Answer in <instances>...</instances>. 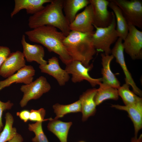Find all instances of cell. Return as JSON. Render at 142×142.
<instances>
[{
    "label": "cell",
    "instance_id": "6da1fadb",
    "mask_svg": "<svg viewBox=\"0 0 142 142\" xmlns=\"http://www.w3.org/2000/svg\"><path fill=\"white\" fill-rule=\"evenodd\" d=\"M25 34L31 41L40 44L49 52L57 54L65 65L73 60L63 44L65 36L56 28L48 25L43 26L26 31Z\"/></svg>",
    "mask_w": 142,
    "mask_h": 142
},
{
    "label": "cell",
    "instance_id": "7a4b0ae2",
    "mask_svg": "<svg viewBox=\"0 0 142 142\" xmlns=\"http://www.w3.org/2000/svg\"><path fill=\"white\" fill-rule=\"evenodd\" d=\"M49 3L29 17V27L33 29L43 26H50L59 29L67 36L70 31L63 12V0H52Z\"/></svg>",
    "mask_w": 142,
    "mask_h": 142
},
{
    "label": "cell",
    "instance_id": "3957f363",
    "mask_svg": "<svg viewBox=\"0 0 142 142\" xmlns=\"http://www.w3.org/2000/svg\"><path fill=\"white\" fill-rule=\"evenodd\" d=\"M94 32L83 33L71 31L63 41L72 60L81 62L86 67L89 66L90 61L96 53L92 38Z\"/></svg>",
    "mask_w": 142,
    "mask_h": 142
},
{
    "label": "cell",
    "instance_id": "277c9868",
    "mask_svg": "<svg viewBox=\"0 0 142 142\" xmlns=\"http://www.w3.org/2000/svg\"><path fill=\"white\" fill-rule=\"evenodd\" d=\"M116 22L113 13L112 22L108 26L99 28L94 26L96 30L92 36V40L96 52H103L105 54H111L110 46L116 42L119 36L116 29Z\"/></svg>",
    "mask_w": 142,
    "mask_h": 142
},
{
    "label": "cell",
    "instance_id": "5b68a950",
    "mask_svg": "<svg viewBox=\"0 0 142 142\" xmlns=\"http://www.w3.org/2000/svg\"><path fill=\"white\" fill-rule=\"evenodd\" d=\"M120 9L128 23L142 28V2L140 0H111Z\"/></svg>",
    "mask_w": 142,
    "mask_h": 142
},
{
    "label": "cell",
    "instance_id": "8992f818",
    "mask_svg": "<svg viewBox=\"0 0 142 142\" xmlns=\"http://www.w3.org/2000/svg\"><path fill=\"white\" fill-rule=\"evenodd\" d=\"M51 88L50 84L43 76L29 84L22 85L20 89L23 95L19 103L21 106L24 107L31 100L39 98L43 94L48 92Z\"/></svg>",
    "mask_w": 142,
    "mask_h": 142
},
{
    "label": "cell",
    "instance_id": "52a82bcc",
    "mask_svg": "<svg viewBox=\"0 0 142 142\" xmlns=\"http://www.w3.org/2000/svg\"><path fill=\"white\" fill-rule=\"evenodd\" d=\"M128 34L123 43L124 50L133 60L142 58V32L128 23Z\"/></svg>",
    "mask_w": 142,
    "mask_h": 142
},
{
    "label": "cell",
    "instance_id": "ba28073f",
    "mask_svg": "<svg viewBox=\"0 0 142 142\" xmlns=\"http://www.w3.org/2000/svg\"><path fill=\"white\" fill-rule=\"evenodd\" d=\"M66 65L65 70L69 74L72 75L71 80L74 83L80 82L85 80L89 82L92 87L99 85L102 83L101 78H93L89 74V72L93 67L92 64L88 67H86L81 62L72 60Z\"/></svg>",
    "mask_w": 142,
    "mask_h": 142
},
{
    "label": "cell",
    "instance_id": "9c48e42d",
    "mask_svg": "<svg viewBox=\"0 0 142 142\" xmlns=\"http://www.w3.org/2000/svg\"><path fill=\"white\" fill-rule=\"evenodd\" d=\"M93 8V25L99 28H105L111 23L113 12L108 9L109 2L106 0H89Z\"/></svg>",
    "mask_w": 142,
    "mask_h": 142
},
{
    "label": "cell",
    "instance_id": "30bf717a",
    "mask_svg": "<svg viewBox=\"0 0 142 142\" xmlns=\"http://www.w3.org/2000/svg\"><path fill=\"white\" fill-rule=\"evenodd\" d=\"M122 41L121 39L118 38L111 49V54L115 58L116 62L119 64L123 70L125 76V83L131 86L133 92L141 97L142 91L136 85L126 64Z\"/></svg>",
    "mask_w": 142,
    "mask_h": 142
},
{
    "label": "cell",
    "instance_id": "8fae6325",
    "mask_svg": "<svg viewBox=\"0 0 142 142\" xmlns=\"http://www.w3.org/2000/svg\"><path fill=\"white\" fill-rule=\"evenodd\" d=\"M92 7L90 4L86 7L82 12L78 14L73 21L69 24L71 31L83 33H91L95 32Z\"/></svg>",
    "mask_w": 142,
    "mask_h": 142
},
{
    "label": "cell",
    "instance_id": "7c38bea8",
    "mask_svg": "<svg viewBox=\"0 0 142 142\" xmlns=\"http://www.w3.org/2000/svg\"><path fill=\"white\" fill-rule=\"evenodd\" d=\"M26 65L22 52L17 50L11 53L0 68V75L7 78Z\"/></svg>",
    "mask_w": 142,
    "mask_h": 142
},
{
    "label": "cell",
    "instance_id": "4fadbf2b",
    "mask_svg": "<svg viewBox=\"0 0 142 142\" xmlns=\"http://www.w3.org/2000/svg\"><path fill=\"white\" fill-rule=\"evenodd\" d=\"M47 62V64L39 65L41 72L52 76L60 86L65 85L70 79L69 74L60 67L57 58L53 57L48 59Z\"/></svg>",
    "mask_w": 142,
    "mask_h": 142
},
{
    "label": "cell",
    "instance_id": "5bb4252c",
    "mask_svg": "<svg viewBox=\"0 0 142 142\" xmlns=\"http://www.w3.org/2000/svg\"><path fill=\"white\" fill-rule=\"evenodd\" d=\"M35 73V70L32 66L26 65L17 73L6 79L0 81V91L14 83L25 84L30 83L33 82Z\"/></svg>",
    "mask_w": 142,
    "mask_h": 142
},
{
    "label": "cell",
    "instance_id": "9a60e30c",
    "mask_svg": "<svg viewBox=\"0 0 142 142\" xmlns=\"http://www.w3.org/2000/svg\"><path fill=\"white\" fill-rule=\"evenodd\" d=\"M21 43L23 49L22 53L27 62L35 61L39 65L47 63V62L44 59L45 52L42 46L37 44H31L27 42L24 35L22 36Z\"/></svg>",
    "mask_w": 142,
    "mask_h": 142
},
{
    "label": "cell",
    "instance_id": "2e32d148",
    "mask_svg": "<svg viewBox=\"0 0 142 142\" xmlns=\"http://www.w3.org/2000/svg\"><path fill=\"white\" fill-rule=\"evenodd\" d=\"M97 90L95 88L88 89L80 96L83 121H86L89 117L94 115L96 112L97 105L94 98Z\"/></svg>",
    "mask_w": 142,
    "mask_h": 142
},
{
    "label": "cell",
    "instance_id": "e0dca14e",
    "mask_svg": "<svg viewBox=\"0 0 142 142\" xmlns=\"http://www.w3.org/2000/svg\"><path fill=\"white\" fill-rule=\"evenodd\" d=\"M111 106L128 113L134 125L135 137L137 138L138 132L142 128V102L131 105L112 104Z\"/></svg>",
    "mask_w": 142,
    "mask_h": 142
},
{
    "label": "cell",
    "instance_id": "ac0fdd59",
    "mask_svg": "<svg viewBox=\"0 0 142 142\" xmlns=\"http://www.w3.org/2000/svg\"><path fill=\"white\" fill-rule=\"evenodd\" d=\"M102 68V83L104 85L118 89L120 86V83L110 68V63L114 58L111 54L106 55L104 53L101 54Z\"/></svg>",
    "mask_w": 142,
    "mask_h": 142
},
{
    "label": "cell",
    "instance_id": "d6986e66",
    "mask_svg": "<svg viewBox=\"0 0 142 142\" xmlns=\"http://www.w3.org/2000/svg\"><path fill=\"white\" fill-rule=\"evenodd\" d=\"M52 0H15L14 8L11 13L12 18L23 9L26 10L28 14L32 15L40 11L44 7V4L50 3Z\"/></svg>",
    "mask_w": 142,
    "mask_h": 142
},
{
    "label": "cell",
    "instance_id": "ffe728a7",
    "mask_svg": "<svg viewBox=\"0 0 142 142\" xmlns=\"http://www.w3.org/2000/svg\"><path fill=\"white\" fill-rule=\"evenodd\" d=\"M49 121L47 126L48 130L57 136L60 142H67L68 132L72 122H64L51 118Z\"/></svg>",
    "mask_w": 142,
    "mask_h": 142
},
{
    "label": "cell",
    "instance_id": "44dd1931",
    "mask_svg": "<svg viewBox=\"0 0 142 142\" xmlns=\"http://www.w3.org/2000/svg\"><path fill=\"white\" fill-rule=\"evenodd\" d=\"M89 4L88 0H63V9L69 24L73 21L79 10Z\"/></svg>",
    "mask_w": 142,
    "mask_h": 142
},
{
    "label": "cell",
    "instance_id": "7402d4cb",
    "mask_svg": "<svg viewBox=\"0 0 142 142\" xmlns=\"http://www.w3.org/2000/svg\"><path fill=\"white\" fill-rule=\"evenodd\" d=\"M109 3L108 6L113 11L116 19V29L119 38L124 40L128 32V23L124 17L120 8L111 0H108Z\"/></svg>",
    "mask_w": 142,
    "mask_h": 142
},
{
    "label": "cell",
    "instance_id": "603a6c76",
    "mask_svg": "<svg viewBox=\"0 0 142 142\" xmlns=\"http://www.w3.org/2000/svg\"><path fill=\"white\" fill-rule=\"evenodd\" d=\"M97 89L94 100L96 105L108 99L117 100L119 99L118 89L101 83Z\"/></svg>",
    "mask_w": 142,
    "mask_h": 142
},
{
    "label": "cell",
    "instance_id": "cb8c5ba5",
    "mask_svg": "<svg viewBox=\"0 0 142 142\" xmlns=\"http://www.w3.org/2000/svg\"><path fill=\"white\" fill-rule=\"evenodd\" d=\"M53 108L56 115L54 118L57 119L62 118L68 113L81 112V104L79 100L68 105L57 103L53 105Z\"/></svg>",
    "mask_w": 142,
    "mask_h": 142
},
{
    "label": "cell",
    "instance_id": "d4e9b609",
    "mask_svg": "<svg viewBox=\"0 0 142 142\" xmlns=\"http://www.w3.org/2000/svg\"><path fill=\"white\" fill-rule=\"evenodd\" d=\"M129 87L125 83L117 89L119 96L121 97L125 105H131L142 102V98L131 91Z\"/></svg>",
    "mask_w": 142,
    "mask_h": 142
},
{
    "label": "cell",
    "instance_id": "484cf974",
    "mask_svg": "<svg viewBox=\"0 0 142 142\" xmlns=\"http://www.w3.org/2000/svg\"><path fill=\"white\" fill-rule=\"evenodd\" d=\"M6 122L2 131L0 133V142H6L12 139L17 133L16 128L13 127L14 118L12 115L7 112L5 114Z\"/></svg>",
    "mask_w": 142,
    "mask_h": 142
},
{
    "label": "cell",
    "instance_id": "4316f807",
    "mask_svg": "<svg viewBox=\"0 0 142 142\" xmlns=\"http://www.w3.org/2000/svg\"><path fill=\"white\" fill-rule=\"evenodd\" d=\"M42 121H37L34 123L29 124L28 129L33 132L35 136L32 139L33 142H49L42 129Z\"/></svg>",
    "mask_w": 142,
    "mask_h": 142
},
{
    "label": "cell",
    "instance_id": "83f0119b",
    "mask_svg": "<svg viewBox=\"0 0 142 142\" xmlns=\"http://www.w3.org/2000/svg\"><path fill=\"white\" fill-rule=\"evenodd\" d=\"M46 114L45 110L43 108L38 110L32 109L30 111L29 120L33 121H43L49 120L51 118L44 119Z\"/></svg>",
    "mask_w": 142,
    "mask_h": 142
},
{
    "label": "cell",
    "instance_id": "f1b7e54d",
    "mask_svg": "<svg viewBox=\"0 0 142 142\" xmlns=\"http://www.w3.org/2000/svg\"><path fill=\"white\" fill-rule=\"evenodd\" d=\"M13 104L10 100L6 102H3L0 100V131L2 130L3 125L2 121V116L3 111L11 109Z\"/></svg>",
    "mask_w": 142,
    "mask_h": 142
},
{
    "label": "cell",
    "instance_id": "f546056e",
    "mask_svg": "<svg viewBox=\"0 0 142 142\" xmlns=\"http://www.w3.org/2000/svg\"><path fill=\"white\" fill-rule=\"evenodd\" d=\"M11 53L10 50L8 47L0 46V68Z\"/></svg>",
    "mask_w": 142,
    "mask_h": 142
},
{
    "label": "cell",
    "instance_id": "4dcf8cb0",
    "mask_svg": "<svg viewBox=\"0 0 142 142\" xmlns=\"http://www.w3.org/2000/svg\"><path fill=\"white\" fill-rule=\"evenodd\" d=\"M30 114V111L27 110H23L16 113L17 116L24 122H27L29 120Z\"/></svg>",
    "mask_w": 142,
    "mask_h": 142
},
{
    "label": "cell",
    "instance_id": "1f68e13d",
    "mask_svg": "<svg viewBox=\"0 0 142 142\" xmlns=\"http://www.w3.org/2000/svg\"><path fill=\"white\" fill-rule=\"evenodd\" d=\"M23 139L21 135L17 133L8 142H23Z\"/></svg>",
    "mask_w": 142,
    "mask_h": 142
},
{
    "label": "cell",
    "instance_id": "d6a6232c",
    "mask_svg": "<svg viewBox=\"0 0 142 142\" xmlns=\"http://www.w3.org/2000/svg\"><path fill=\"white\" fill-rule=\"evenodd\" d=\"M131 142H142V135L141 134L139 138H135V137L132 138Z\"/></svg>",
    "mask_w": 142,
    "mask_h": 142
},
{
    "label": "cell",
    "instance_id": "836d02e7",
    "mask_svg": "<svg viewBox=\"0 0 142 142\" xmlns=\"http://www.w3.org/2000/svg\"><path fill=\"white\" fill-rule=\"evenodd\" d=\"M78 142H86L84 141H79Z\"/></svg>",
    "mask_w": 142,
    "mask_h": 142
},
{
    "label": "cell",
    "instance_id": "e575fe53",
    "mask_svg": "<svg viewBox=\"0 0 142 142\" xmlns=\"http://www.w3.org/2000/svg\"></svg>",
    "mask_w": 142,
    "mask_h": 142
}]
</instances>
